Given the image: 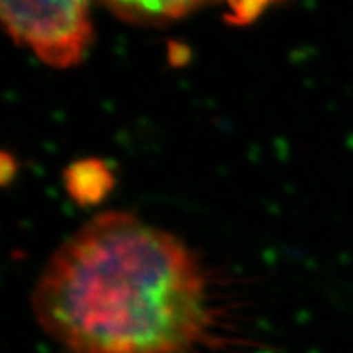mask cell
I'll return each instance as SVG.
<instances>
[{"label":"cell","instance_id":"cell-4","mask_svg":"<svg viewBox=\"0 0 353 353\" xmlns=\"http://www.w3.org/2000/svg\"><path fill=\"white\" fill-rule=\"evenodd\" d=\"M69 190L79 201H97L107 193L112 185L108 172L101 162L85 161L79 162L68 172Z\"/></svg>","mask_w":353,"mask_h":353},{"label":"cell","instance_id":"cell-3","mask_svg":"<svg viewBox=\"0 0 353 353\" xmlns=\"http://www.w3.org/2000/svg\"><path fill=\"white\" fill-rule=\"evenodd\" d=\"M120 19L136 25H162L183 19L208 0H101Z\"/></svg>","mask_w":353,"mask_h":353},{"label":"cell","instance_id":"cell-2","mask_svg":"<svg viewBox=\"0 0 353 353\" xmlns=\"http://www.w3.org/2000/svg\"><path fill=\"white\" fill-rule=\"evenodd\" d=\"M13 41L56 69L79 65L94 38L90 0H0Z\"/></svg>","mask_w":353,"mask_h":353},{"label":"cell","instance_id":"cell-5","mask_svg":"<svg viewBox=\"0 0 353 353\" xmlns=\"http://www.w3.org/2000/svg\"><path fill=\"white\" fill-rule=\"evenodd\" d=\"M267 2L268 0H232V6H234V8H239L242 3H250V8H252V6L263 7Z\"/></svg>","mask_w":353,"mask_h":353},{"label":"cell","instance_id":"cell-1","mask_svg":"<svg viewBox=\"0 0 353 353\" xmlns=\"http://www.w3.org/2000/svg\"><path fill=\"white\" fill-rule=\"evenodd\" d=\"M32 309L69 353H190L210 327L195 254L125 211L95 216L57 247Z\"/></svg>","mask_w":353,"mask_h":353}]
</instances>
